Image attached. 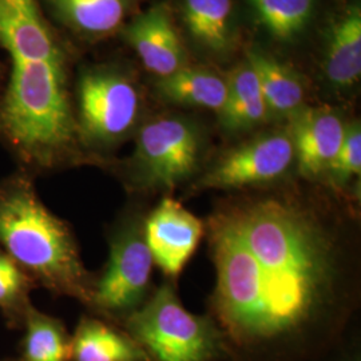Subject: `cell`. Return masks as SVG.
Wrapping results in <instances>:
<instances>
[{
	"label": "cell",
	"instance_id": "obj_16",
	"mask_svg": "<svg viewBox=\"0 0 361 361\" xmlns=\"http://www.w3.org/2000/svg\"><path fill=\"white\" fill-rule=\"evenodd\" d=\"M219 116L221 128L229 134H244L269 121L256 71L247 59L228 75L226 99Z\"/></svg>",
	"mask_w": 361,
	"mask_h": 361
},
{
	"label": "cell",
	"instance_id": "obj_5",
	"mask_svg": "<svg viewBox=\"0 0 361 361\" xmlns=\"http://www.w3.org/2000/svg\"><path fill=\"white\" fill-rule=\"evenodd\" d=\"M137 82L110 66L86 70L78 83V140L104 150L128 138L142 114Z\"/></svg>",
	"mask_w": 361,
	"mask_h": 361
},
{
	"label": "cell",
	"instance_id": "obj_23",
	"mask_svg": "<svg viewBox=\"0 0 361 361\" xmlns=\"http://www.w3.org/2000/svg\"><path fill=\"white\" fill-rule=\"evenodd\" d=\"M349 361H359V359H356V357H353V359H350Z\"/></svg>",
	"mask_w": 361,
	"mask_h": 361
},
{
	"label": "cell",
	"instance_id": "obj_21",
	"mask_svg": "<svg viewBox=\"0 0 361 361\" xmlns=\"http://www.w3.org/2000/svg\"><path fill=\"white\" fill-rule=\"evenodd\" d=\"M360 173L361 128L357 121L347 125L343 142L326 171V177L336 188H344L350 180L360 177Z\"/></svg>",
	"mask_w": 361,
	"mask_h": 361
},
{
	"label": "cell",
	"instance_id": "obj_20",
	"mask_svg": "<svg viewBox=\"0 0 361 361\" xmlns=\"http://www.w3.org/2000/svg\"><path fill=\"white\" fill-rule=\"evenodd\" d=\"M70 341L62 324L28 308L25 338L26 361H67L71 352Z\"/></svg>",
	"mask_w": 361,
	"mask_h": 361
},
{
	"label": "cell",
	"instance_id": "obj_12",
	"mask_svg": "<svg viewBox=\"0 0 361 361\" xmlns=\"http://www.w3.org/2000/svg\"><path fill=\"white\" fill-rule=\"evenodd\" d=\"M185 34L198 51L212 58L229 56L238 40L232 0H177Z\"/></svg>",
	"mask_w": 361,
	"mask_h": 361
},
{
	"label": "cell",
	"instance_id": "obj_19",
	"mask_svg": "<svg viewBox=\"0 0 361 361\" xmlns=\"http://www.w3.org/2000/svg\"><path fill=\"white\" fill-rule=\"evenodd\" d=\"M258 25L271 38L290 43L310 26L316 0H247Z\"/></svg>",
	"mask_w": 361,
	"mask_h": 361
},
{
	"label": "cell",
	"instance_id": "obj_2",
	"mask_svg": "<svg viewBox=\"0 0 361 361\" xmlns=\"http://www.w3.org/2000/svg\"><path fill=\"white\" fill-rule=\"evenodd\" d=\"M0 46L11 58L0 133L28 162L52 166L79 140L65 54L39 0H0Z\"/></svg>",
	"mask_w": 361,
	"mask_h": 361
},
{
	"label": "cell",
	"instance_id": "obj_11",
	"mask_svg": "<svg viewBox=\"0 0 361 361\" xmlns=\"http://www.w3.org/2000/svg\"><path fill=\"white\" fill-rule=\"evenodd\" d=\"M347 123L334 109L304 107L290 119L288 130L295 149L297 171L307 180H317L326 171L343 142Z\"/></svg>",
	"mask_w": 361,
	"mask_h": 361
},
{
	"label": "cell",
	"instance_id": "obj_22",
	"mask_svg": "<svg viewBox=\"0 0 361 361\" xmlns=\"http://www.w3.org/2000/svg\"><path fill=\"white\" fill-rule=\"evenodd\" d=\"M28 274L0 249V308L16 310L27 301Z\"/></svg>",
	"mask_w": 361,
	"mask_h": 361
},
{
	"label": "cell",
	"instance_id": "obj_3",
	"mask_svg": "<svg viewBox=\"0 0 361 361\" xmlns=\"http://www.w3.org/2000/svg\"><path fill=\"white\" fill-rule=\"evenodd\" d=\"M0 247L47 288L90 302L92 286L73 233L22 177L0 183Z\"/></svg>",
	"mask_w": 361,
	"mask_h": 361
},
{
	"label": "cell",
	"instance_id": "obj_15",
	"mask_svg": "<svg viewBox=\"0 0 361 361\" xmlns=\"http://www.w3.org/2000/svg\"><path fill=\"white\" fill-rule=\"evenodd\" d=\"M155 90L165 102L216 111L219 114L228 92V77L204 66L188 65L169 77L159 78Z\"/></svg>",
	"mask_w": 361,
	"mask_h": 361
},
{
	"label": "cell",
	"instance_id": "obj_1",
	"mask_svg": "<svg viewBox=\"0 0 361 361\" xmlns=\"http://www.w3.org/2000/svg\"><path fill=\"white\" fill-rule=\"evenodd\" d=\"M217 271L213 308L231 361H308L336 340L340 259L310 207L261 195L209 219Z\"/></svg>",
	"mask_w": 361,
	"mask_h": 361
},
{
	"label": "cell",
	"instance_id": "obj_9",
	"mask_svg": "<svg viewBox=\"0 0 361 361\" xmlns=\"http://www.w3.org/2000/svg\"><path fill=\"white\" fill-rule=\"evenodd\" d=\"M121 31L143 67L158 79L190 65L186 43L176 23L174 10L165 1L134 15Z\"/></svg>",
	"mask_w": 361,
	"mask_h": 361
},
{
	"label": "cell",
	"instance_id": "obj_8",
	"mask_svg": "<svg viewBox=\"0 0 361 361\" xmlns=\"http://www.w3.org/2000/svg\"><path fill=\"white\" fill-rule=\"evenodd\" d=\"M295 164L289 131L258 134L226 152L197 182L200 189H244L283 178Z\"/></svg>",
	"mask_w": 361,
	"mask_h": 361
},
{
	"label": "cell",
	"instance_id": "obj_13",
	"mask_svg": "<svg viewBox=\"0 0 361 361\" xmlns=\"http://www.w3.org/2000/svg\"><path fill=\"white\" fill-rule=\"evenodd\" d=\"M323 73L336 90L355 87L361 77V8L349 4L328 30L324 49Z\"/></svg>",
	"mask_w": 361,
	"mask_h": 361
},
{
	"label": "cell",
	"instance_id": "obj_10",
	"mask_svg": "<svg viewBox=\"0 0 361 361\" xmlns=\"http://www.w3.org/2000/svg\"><path fill=\"white\" fill-rule=\"evenodd\" d=\"M143 235L161 271L177 277L197 250L204 224L176 200L164 198L146 219Z\"/></svg>",
	"mask_w": 361,
	"mask_h": 361
},
{
	"label": "cell",
	"instance_id": "obj_4",
	"mask_svg": "<svg viewBox=\"0 0 361 361\" xmlns=\"http://www.w3.org/2000/svg\"><path fill=\"white\" fill-rule=\"evenodd\" d=\"M126 334L149 361L229 360L217 323L185 310L169 284L126 317Z\"/></svg>",
	"mask_w": 361,
	"mask_h": 361
},
{
	"label": "cell",
	"instance_id": "obj_17",
	"mask_svg": "<svg viewBox=\"0 0 361 361\" xmlns=\"http://www.w3.org/2000/svg\"><path fill=\"white\" fill-rule=\"evenodd\" d=\"M54 13L87 39H101L121 31L135 0H49Z\"/></svg>",
	"mask_w": 361,
	"mask_h": 361
},
{
	"label": "cell",
	"instance_id": "obj_18",
	"mask_svg": "<svg viewBox=\"0 0 361 361\" xmlns=\"http://www.w3.org/2000/svg\"><path fill=\"white\" fill-rule=\"evenodd\" d=\"M70 348L74 361H149L128 334L92 319H83L78 325Z\"/></svg>",
	"mask_w": 361,
	"mask_h": 361
},
{
	"label": "cell",
	"instance_id": "obj_7",
	"mask_svg": "<svg viewBox=\"0 0 361 361\" xmlns=\"http://www.w3.org/2000/svg\"><path fill=\"white\" fill-rule=\"evenodd\" d=\"M153 262L142 226L126 225L111 241L109 264L91 290V304L113 314L129 316L147 295Z\"/></svg>",
	"mask_w": 361,
	"mask_h": 361
},
{
	"label": "cell",
	"instance_id": "obj_6",
	"mask_svg": "<svg viewBox=\"0 0 361 361\" xmlns=\"http://www.w3.org/2000/svg\"><path fill=\"white\" fill-rule=\"evenodd\" d=\"M204 137L188 118L162 116L138 131L129 161L130 182L143 190H171L200 168Z\"/></svg>",
	"mask_w": 361,
	"mask_h": 361
},
{
	"label": "cell",
	"instance_id": "obj_14",
	"mask_svg": "<svg viewBox=\"0 0 361 361\" xmlns=\"http://www.w3.org/2000/svg\"><path fill=\"white\" fill-rule=\"evenodd\" d=\"M246 59L256 71L268 119L290 121L305 107L307 86L290 66L259 49H250Z\"/></svg>",
	"mask_w": 361,
	"mask_h": 361
}]
</instances>
